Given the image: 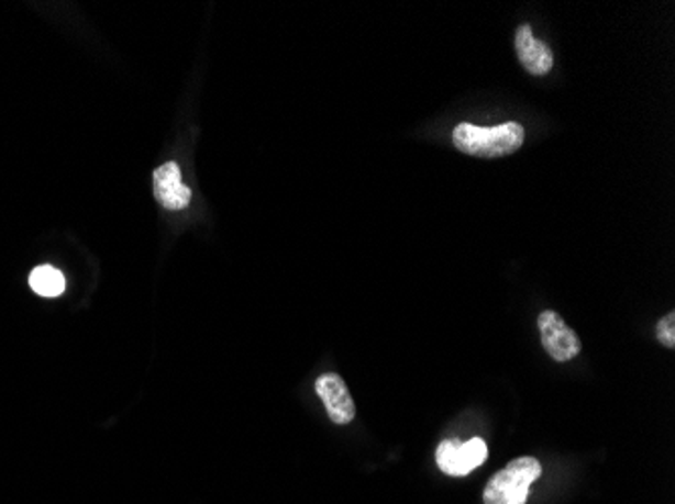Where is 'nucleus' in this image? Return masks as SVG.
<instances>
[{"mask_svg":"<svg viewBox=\"0 0 675 504\" xmlns=\"http://www.w3.org/2000/svg\"><path fill=\"white\" fill-rule=\"evenodd\" d=\"M524 127L518 122H506L496 127H479L474 123H460L451 139L455 148L474 158H504L524 146Z\"/></svg>","mask_w":675,"mask_h":504,"instance_id":"obj_1","label":"nucleus"},{"mask_svg":"<svg viewBox=\"0 0 675 504\" xmlns=\"http://www.w3.org/2000/svg\"><path fill=\"white\" fill-rule=\"evenodd\" d=\"M542 467L532 456H520L489 479L484 489L486 504H525L530 486L540 479Z\"/></svg>","mask_w":675,"mask_h":504,"instance_id":"obj_2","label":"nucleus"},{"mask_svg":"<svg viewBox=\"0 0 675 504\" xmlns=\"http://www.w3.org/2000/svg\"><path fill=\"white\" fill-rule=\"evenodd\" d=\"M538 329H540V339H542L544 351L554 361L566 363L580 354L583 344H580L578 335L556 311H552V309L542 311L540 317H538Z\"/></svg>","mask_w":675,"mask_h":504,"instance_id":"obj_3","label":"nucleus"},{"mask_svg":"<svg viewBox=\"0 0 675 504\" xmlns=\"http://www.w3.org/2000/svg\"><path fill=\"white\" fill-rule=\"evenodd\" d=\"M488 458V444L482 438H472L469 443L445 440L438 446L435 460L438 467L447 477H467L472 470L482 467Z\"/></svg>","mask_w":675,"mask_h":504,"instance_id":"obj_4","label":"nucleus"},{"mask_svg":"<svg viewBox=\"0 0 675 504\" xmlns=\"http://www.w3.org/2000/svg\"><path fill=\"white\" fill-rule=\"evenodd\" d=\"M316 394L320 395L324 404L328 418L338 426L351 424L356 416V406L352 402L351 392L346 382L338 373H324L316 380Z\"/></svg>","mask_w":675,"mask_h":504,"instance_id":"obj_5","label":"nucleus"},{"mask_svg":"<svg viewBox=\"0 0 675 504\" xmlns=\"http://www.w3.org/2000/svg\"><path fill=\"white\" fill-rule=\"evenodd\" d=\"M154 197L166 210H182L190 204V190L182 184V172L176 161H168L154 170Z\"/></svg>","mask_w":675,"mask_h":504,"instance_id":"obj_6","label":"nucleus"},{"mask_svg":"<svg viewBox=\"0 0 675 504\" xmlns=\"http://www.w3.org/2000/svg\"><path fill=\"white\" fill-rule=\"evenodd\" d=\"M513 43H516L518 59L524 65L528 74L536 75V77L551 74L552 65H554V55H552L551 47L546 43H542L540 38L534 37L532 26H518Z\"/></svg>","mask_w":675,"mask_h":504,"instance_id":"obj_7","label":"nucleus"},{"mask_svg":"<svg viewBox=\"0 0 675 504\" xmlns=\"http://www.w3.org/2000/svg\"><path fill=\"white\" fill-rule=\"evenodd\" d=\"M31 289L41 296H59L65 291V277L49 265L37 267L29 277Z\"/></svg>","mask_w":675,"mask_h":504,"instance_id":"obj_8","label":"nucleus"},{"mask_svg":"<svg viewBox=\"0 0 675 504\" xmlns=\"http://www.w3.org/2000/svg\"><path fill=\"white\" fill-rule=\"evenodd\" d=\"M655 335H657V341L660 344L665 345V347H670V349H674L675 347V313H667L663 320L657 321V329H655Z\"/></svg>","mask_w":675,"mask_h":504,"instance_id":"obj_9","label":"nucleus"}]
</instances>
